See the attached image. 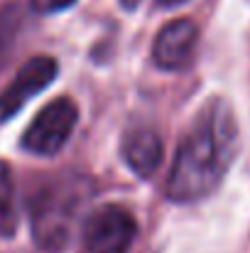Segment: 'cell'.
Segmentation results:
<instances>
[{
    "instance_id": "ba28073f",
    "label": "cell",
    "mask_w": 250,
    "mask_h": 253,
    "mask_svg": "<svg viewBox=\"0 0 250 253\" xmlns=\"http://www.w3.org/2000/svg\"><path fill=\"white\" fill-rule=\"evenodd\" d=\"M17 229V207H15V184L7 163L0 160V236H12Z\"/></svg>"
},
{
    "instance_id": "52a82bcc",
    "label": "cell",
    "mask_w": 250,
    "mask_h": 253,
    "mask_svg": "<svg viewBox=\"0 0 250 253\" xmlns=\"http://www.w3.org/2000/svg\"><path fill=\"white\" fill-rule=\"evenodd\" d=\"M162 150L165 148H162L160 133L147 126L130 128L123 138V158L128 168L140 177H150L157 172L162 163Z\"/></svg>"
},
{
    "instance_id": "8fae6325",
    "label": "cell",
    "mask_w": 250,
    "mask_h": 253,
    "mask_svg": "<svg viewBox=\"0 0 250 253\" xmlns=\"http://www.w3.org/2000/svg\"><path fill=\"white\" fill-rule=\"evenodd\" d=\"M162 5H179V2H184V0H160Z\"/></svg>"
},
{
    "instance_id": "3957f363",
    "label": "cell",
    "mask_w": 250,
    "mask_h": 253,
    "mask_svg": "<svg viewBox=\"0 0 250 253\" xmlns=\"http://www.w3.org/2000/svg\"><path fill=\"white\" fill-rule=\"evenodd\" d=\"M135 234L138 224L130 211L120 207H101L83 224L79 253H128Z\"/></svg>"
},
{
    "instance_id": "7a4b0ae2",
    "label": "cell",
    "mask_w": 250,
    "mask_h": 253,
    "mask_svg": "<svg viewBox=\"0 0 250 253\" xmlns=\"http://www.w3.org/2000/svg\"><path fill=\"white\" fill-rule=\"evenodd\" d=\"M79 111L71 98H57L47 103L37 118L27 126L22 135V148L32 155H57L67 140L71 138V130L76 128Z\"/></svg>"
},
{
    "instance_id": "9c48e42d",
    "label": "cell",
    "mask_w": 250,
    "mask_h": 253,
    "mask_svg": "<svg viewBox=\"0 0 250 253\" xmlns=\"http://www.w3.org/2000/svg\"><path fill=\"white\" fill-rule=\"evenodd\" d=\"M22 27V12L17 5H2L0 7V69L10 62L17 35Z\"/></svg>"
},
{
    "instance_id": "8992f818",
    "label": "cell",
    "mask_w": 250,
    "mask_h": 253,
    "mask_svg": "<svg viewBox=\"0 0 250 253\" xmlns=\"http://www.w3.org/2000/svg\"><path fill=\"white\" fill-rule=\"evenodd\" d=\"M196 40H199V27L191 20L179 17V20L167 22L160 30V35L155 40V47H152L155 64L160 69H167V72L184 69L194 57Z\"/></svg>"
},
{
    "instance_id": "30bf717a",
    "label": "cell",
    "mask_w": 250,
    "mask_h": 253,
    "mask_svg": "<svg viewBox=\"0 0 250 253\" xmlns=\"http://www.w3.org/2000/svg\"><path fill=\"white\" fill-rule=\"evenodd\" d=\"M76 0H30L32 10L39 12V15H52V12H59V10H67L71 7Z\"/></svg>"
},
{
    "instance_id": "6da1fadb",
    "label": "cell",
    "mask_w": 250,
    "mask_h": 253,
    "mask_svg": "<svg viewBox=\"0 0 250 253\" xmlns=\"http://www.w3.org/2000/svg\"><path fill=\"white\" fill-rule=\"evenodd\" d=\"M238 148V126L226 101H209L179 143L167 197L179 204L209 197L228 172Z\"/></svg>"
},
{
    "instance_id": "277c9868",
    "label": "cell",
    "mask_w": 250,
    "mask_h": 253,
    "mask_svg": "<svg viewBox=\"0 0 250 253\" xmlns=\"http://www.w3.org/2000/svg\"><path fill=\"white\" fill-rule=\"evenodd\" d=\"M76 194L74 187H49L39 202V209L35 207V239L47 251H59L69 241V224L74 216Z\"/></svg>"
},
{
    "instance_id": "5b68a950",
    "label": "cell",
    "mask_w": 250,
    "mask_h": 253,
    "mask_svg": "<svg viewBox=\"0 0 250 253\" xmlns=\"http://www.w3.org/2000/svg\"><path fill=\"white\" fill-rule=\"evenodd\" d=\"M54 77H57V62L52 57H32L30 62H25L17 77L0 93V123L10 121L17 111H22V106L52 84Z\"/></svg>"
}]
</instances>
